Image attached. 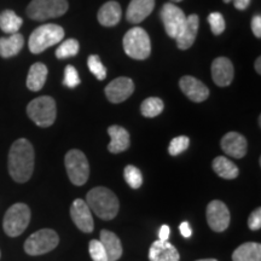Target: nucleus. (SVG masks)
I'll list each match as a JSON object with an SVG mask.
<instances>
[{
    "mask_svg": "<svg viewBox=\"0 0 261 261\" xmlns=\"http://www.w3.org/2000/svg\"><path fill=\"white\" fill-rule=\"evenodd\" d=\"M255 70L257 74H261V58L257 57L255 62Z\"/></svg>",
    "mask_w": 261,
    "mask_h": 261,
    "instance_id": "obj_41",
    "label": "nucleus"
},
{
    "mask_svg": "<svg viewBox=\"0 0 261 261\" xmlns=\"http://www.w3.org/2000/svg\"><path fill=\"white\" fill-rule=\"evenodd\" d=\"M47 67L42 63H34L29 69L27 87L33 92H38L44 87L47 79Z\"/></svg>",
    "mask_w": 261,
    "mask_h": 261,
    "instance_id": "obj_24",
    "label": "nucleus"
},
{
    "mask_svg": "<svg viewBox=\"0 0 261 261\" xmlns=\"http://www.w3.org/2000/svg\"><path fill=\"white\" fill-rule=\"evenodd\" d=\"M64 38V29L58 24L48 23L35 29L29 38L28 46L32 54H41L48 47L57 45Z\"/></svg>",
    "mask_w": 261,
    "mask_h": 261,
    "instance_id": "obj_3",
    "label": "nucleus"
},
{
    "mask_svg": "<svg viewBox=\"0 0 261 261\" xmlns=\"http://www.w3.org/2000/svg\"><path fill=\"white\" fill-rule=\"evenodd\" d=\"M213 169L218 175L224 179H234L238 177V167L225 156H218L213 161Z\"/></svg>",
    "mask_w": 261,
    "mask_h": 261,
    "instance_id": "obj_26",
    "label": "nucleus"
},
{
    "mask_svg": "<svg viewBox=\"0 0 261 261\" xmlns=\"http://www.w3.org/2000/svg\"><path fill=\"white\" fill-rule=\"evenodd\" d=\"M70 217L80 231L85 233L92 232L94 228L92 211L90 210L86 202L83 200H75L70 207Z\"/></svg>",
    "mask_w": 261,
    "mask_h": 261,
    "instance_id": "obj_12",
    "label": "nucleus"
},
{
    "mask_svg": "<svg viewBox=\"0 0 261 261\" xmlns=\"http://www.w3.org/2000/svg\"><path fill=\"white\" fill-rule=\"evenodd\" d=\"M179 230H180L182 237H185V238L191 237L192 230H191L190 225H189L188 221H184V223H181L180 226H179Z\"/></svg>",
    "mask_w": 261,
    "mask_h": 261,
    "instance_id": "obj_39",
    "label": "nucleus"
},
{
    "mask_svg": "<svg viewBox=\"0 0 261 261\" xmlns=\"http://www.w3.org/2000/svg\"><path fill=\"white\" fill-rule=\"evenodd\" d=\"M29 119L39 127H50L56 121V102L50 96H41L33 99L27 107Z\"/></svg>",
    "mask_w": 261,
    "mask_h": 261,
    "instance_id": "obj_5",
    "label": "nucleus"
},
{
    "mask_svg": "<svg viewBox=\"0 0 261 261\" xmlns=\"http://www.w3.org/2000/svg\"><path fill=\"white\" fill-rule=\"evenodd\" d=\"M250 4V0H233L234 8L238 10H246Z\"/></svg>",
    "mask_w": 261,
    "mask_h": 261,
    "instance_id": "obj_40",
    "label": "nucleus"
},
{
    "mask_svg": "<svg viewBox=\"0 0 261 261\" xmlns=\"http://www.w3.org/2000/svg\"><path fill=\"white\" fill-rule=\"evenodd\" d=\"M67 0H32L27 8V15L34 21L57 18L68 11Z\"/></svg>",
    "mask_w": 261,
    "mask_h": 261,
    "instance_id": "obj_6",
    "label": "nucleus"
},
{
    "mask_svg": "<svg viewBox=\"0 0 261 261\" xmlns=\"http://www.w3.org/2000/svg\"><path fill=\"white\" fill-rule=\"evenodd\" d=\"M22 24H23V19L16 15L12 10H5L0 14V29L6 34L11 35L18 33Z\"/></svg>",
    "mask_w": 261,
    "mask_h": 261,
    "instance_id": "obj_27",
    "label": "nucleus"
},
{
    "mask_svg": "<svg viewBox=\"0 0 261 261\" xmlns=\"http://www.w3.org/2000/svg\"><path fill=\"white\" fill-rule=\"evenodd\" d=\"M81 83L79 73L75 69L73 65H67L64 70V79H63V85L64 86L69 87V89H74V87L79 86Z\"/></svg>",
    "mask_w": 261,
    "mask_h": 261,
    "instance_id": "obj_33",
    "label": "nucleus"
},
{
    "mask_svg": "<svg viewBox=\"0 0 261 261\" xmlns=\"http://www.w3.org/2000/svg\"><path fill=\"white\" fill-rule=\"evenodd\" d=\"M198 27H200V18L197 15L187 16L184 24L179 31L177 38V46L180 50H188L190 48L197 37Z\"/></svg>",
    "mask_w": 261,
    "mask_h": 261,
    "instance_id": "obj_15",
    "label": "nucleus"
},
{
    "mask_svg": "<svg viewBox=\"0 0 261 261\" xmlns=\"http://www.w3.org/2000/svg\"><path fill=\"white\" fill-rule=\"evenodd\" d=\"M173 3H180V2H182V0H172Z\"/></svg>",
    "mask_w": 261,
    "mask_h": 261,
    "instance_id": "obj_43",
    "label": "nucleus"
},
{
    "mask_svg": "<svg viewBox=\"0 0 261 261\" xmlns=\"http://www.w3.org/2000/svg\"><path fill=\"white\" fill-rule=\"evenodd\" d=\"M31 221V210L24 203H15L6 211L3 227L10 237H17L24 232Z\"/></svg>",
    "mask_w": 261,
    "mask_h": 261,
    "instance_id": "obj_7",
    "label": "nucleus"
},
{
    "mask_svg": "<svg viewBox=\"0 0 261 261\" xmlns=\"http://www.w3.org/2000/svg\"><path fill=\"white\" fill-rule=\"evenodd\" d=\"M232 261H261V244L247 242L234 249Z\"/></svg>",
    "mask_w": 261,
    "mask_h": 261,
    "instance_id": "obj_25",
    "label": "nucleus"
},
{
    "mask_svg": "<svg viewBox=\"0 0 261 261\" xmlns=\"http://www.w3.org/2000/svg\"><path fill=\"white\" fill-rule=\"evenodd\" d=\"M231 0H224V3H230Z\"/></svg>",
    "mask_w": 261,
    "mask_h": 261,
    "instance_id": "obj_44",
    "label": "nucleus"
},
{
    "mask_svg": "<svg viewBox=\"0 0 261 261\" xmlns=\"http://www.w3.org/2000/svg\"><path fill=\"white\" fill-rule=\"evenodd\" d=\"M86 203L90 210L103 220H112L119 213L120 203L116 195L109 189L98 187L89 191Z\"/></svg>",
    "mask_w": 261,
    "mask_h": 261,
    "instance_id": "obj_2",
    "label": "nucleus"
},
{
    "mask_svg": "<svg viewBox=\"0 0 261 261\" xmlns=\"http://www.w3.org/2000/svg\"><path fill=\"white\" fill-rule=\"evenodd\" d=\"M252 31L256 38L261 37V17H260V15H256L253 17Z\"/></svg>",
    "mask_w": 261,
    "mask_h": 261,
    "instance_id": "obj_37",
    "label": "nucleus"
},
{
    "mask_svg": "<svg viewBox=\"0 0 261 261\" xmlns=\"http://www.w3.org/2000/svg\"><path fill=\"white\" fill-rule=\"evenodd\" d=\"M196 261H218L215 259H201V260H196Z\"/></svg>",
    "mask_w": 261,
    "mask_h": 261,
    "instance_id": "obj_42",
    "label": "nucleus"
},
{
    "mask_svg": "<svg viewBox=\"0 0 261 261\" xmlns=\"http://www.w3.org/2000/svg\"><path fill=\"white\" fill-rule=\"evenodd\" d=\"M123 50L133 60H146L151 54V41L148 32L140 27L130 28L123 37Z\"/></svg>",
    "mask_w": 261,
    "mask_h": 261,
    "instance_id": "obj_4",
    "label": "nucleus"
},
{
    "mask_svg": "<svg viewBox=\"0 0 261 261\" xmlns=\"http://www.w3.org/2000/svg\"><path fill=\"white\" fill-rule=\"evenodd\" d=\"M208 22L214 35H220L225 31V19L220 12H212L208 16Z\"/></svg>",
    "mask_w": 261,
    "mask_h": 261,
    "instance_id": "obj_35",
    "label": "nucleus"
},
{
    "mask_svg": "<svg viewBox=\"0 0 261 261\" xmlns=\"http://www.w3.org/2000/svg\"><path fill=\"white\" fill-rule=\"evenodd\" d=\"M58 243H60V237L54 230L42 228L27 238L24 242V252L33 256L42 255L54 250Z\"/></svg>",
    "mask_w": 261,
    "mask_h": 261,
    "instance_id": "obj_8",
    "label": "nucleus"
},
{
    "mask_svg": "<svg viewBox=\"0 0 261 261\" xmlns=\"http://www.w3.org/2000/svg\"><path fill=\"white\" fill-rule=\"evenodd\" d=\"M9 173L17 182H25L34 171V149L31 142L24 138L17 139L9 151Z\"/></svg>",
    "mask_w": 261,
    "mask_h": 261,
    "instance_id": "obj_1",
    "label": "nucleus"
},
{
    "mask_svg": "<svg viewBox=\"0 0 261 261\" xmlns=\"http://www.w3.org/2000/svg\"><path fill=\"white\" fill-rule=\"evenodd\" d=\"M163 108H165V104H163L162 99L158 97H150L146 98L142 103L140 112L145 117H156L163 112Z\"/></svg>",
    "mask_w": 261,
    "mask_h": 261,
    "instance_id": "obj_28",
    "label": "nucleus"
},
{
    "mask_svg": "<svg viewBox=\"0 0 261 261\" xmlns=\"http://www.w3.org/2000/svg\"><path fill=\"white\" fill-rule=\"evenodd\" d=\"M207 221L215 232H223L230 225V212L224 202L214 200L207 207Z\"/></svg>",
    "mask_w": 261,
    "mask_h": 261,
    "instance_id": "obj_11",
    "label": "nucleus"
},
{
    "mask_svg": "<svg viewBox=\"0 0 261 261\" xmlns=\"http://www.w3.org/2000/svg\"><path fill=\"white\" fill-rule=\"evenodd\" d=\"M133 91H135V84L129 77H117L113 80L106 87V96L109 102L112 103H122L125 102L127 98L132 96Z\"/></svg>",
    "mask_w": 261,
    "mask_h": 261,
    "instance_id": "obj_13",
    "label": "nucleus"
},
{
    "mask_svg": "<svg viewBox=\"0 0 261 261\" xmlns=\"http://www.w3.org/2000/svg\"><path fill=\"white\" fill-rule=\"evenodd\" d=\"M23 45L24 38L19 33H15L6 38H0V56L4 58L14 57L19 54Z\"/></svg>",
    "mask_w": 261,
    "mask_h": 261,
    "instance_id": "obj_23",
    "label": "nucleus"
},
{
    "mask_svg": "<svg viewBox=\"0 0 261 261\" xmlns=\"http://www.w3.org/2000/svg\"><path fill=\"white\" fill-rule=\"evenodd\" d=\"M100 243L106 250L108 261H117L122 255V246L120 238L108 230L100 231Z\"/></svg>",
    "mask_w": 261,
    "mask_h": 261,
    "instance_id": "obj_22",
    "label": "nucleus"
},
{
    "mask_svg": "<svg viewBox=\"0 0 261 261\" xmlns=\"http://www.w3.org/2000/svg\"><path fill=\"white\" fill-rule=\"evenodd\" d=\"M169 234H171V228L168 225H162L159 231V240L160 241H168Z\"/></svg>",
    "mask_w": 261,
    "mask_h": 261,
    "instance_id": "obj_38",
    "label": "nucleus"
},
{
    "mask_svg": "<svg viewBox=\"0 0 261 261\" xmlns=\"http://www.w3.org/2000/svg\"><path fill=\"white\" fill-rule=\"evenodd\" d=\"M68 177L74 185L81 187L90 177V165L86 156L80 150H70L64 159Z\"/></svg>",
    "mask_w": 261,
    "mask_h": 261,
    "instance_id": "obj_9",
    "label": "nucleus"
},
{
    "mask_svg": "<svg viewBox=\"0 0 261 261\" xmlns=\"http://www.w3.org/2000/svg\"><path fill=\"white\" fill-rule=\"evenodd\" d=\"M123 175H125V180L127 184L132 189H139L143 184V175L142 172L139 171L136 166L128 165L123 171Z\"/></svg>",
    "mask_w": 261,
    "mask_h": 261,
    "instance_id": "obj_30",
    "label": "nucleus"
},
{
    "mask_svg": "<svg viewBox=\"0 0 261 261\" xmlns=\"http://www.w3.org/2000/svg\"><path fill=\"white\" fill-rule=\"evenodd\" d=\"M108 135L110 137V143L108 145L110 152L119 154L129 148V133L126 128L117 125L110 126L108 128Z\"/></svg>",
    "mask_w": 261,
    "mask_h": 261,
    "instance_id": "obj_20",
    "label": "nucleus"
},
{
    "mask_svg": "<svg viewBox=\"0 0 261 261\" xmlns=\"http://www.w3.org/2000/svg\"><path fill=\"white\" fill-rule=\"evenodd\" d=\"M79 50H80L79 41L75 40V39H68V40L62 42L60 47H57L56 57L60 58V60L74 57L79 54Z\"/></svg>",
    "mask_w": 261,
    "mask_h": 261,
    "instance_id": "obj_29",
    "label": "nucleus"
},
{
    "mask_svg": "<svg viewBox=\"0 0 261 261\" xmlns=\"http://www.w3.org/2000/svg\"><path fill=\"white\" fill-rule=\"evenodd\" d=\"M121 6L117 2H108L98 11V22L103 27H114L121 19Z\"/></svg>",
    "mask_w": 261,
    "mask_h": 261,
    "instance_id": "obj_21",
    "label": "nucleus"
},
{
    "mask_svg": "<svg viewBox=\"0 0 261 261\" xmlns=\"http://www.w3.org/2000/svg\"><path fill=\"white\" fill-rule=\"evenodd\" d=\"M234 75L233 64L226 57H218L212 64V77L215 85L226 87L232 83Z\"/></svg>",
    "mask_w": 261,
    "mask_h": 261,
    "instance_id": "obj_16",
    "label": "nucleus"
},
{
    "mask_svg": "<svg viewBox=\"0 0 261 261\" xmlns=\"http://www.w3.org/2000/svg\"><path fill=\"white\" fill-rule=\"evenodd\" d=\"M87 65H89V69L98 80H104L107 77V69L104 67L102 61L99 60V56L97 55H91L87 60Z\"/></svg>",
    "mask_w": 261,
    "mask_h": 261,
    "instance_id": "obj_31",
    "label": "nucleus"
},
{
    "mask_svg": "<svg viewBox=\"0 0 261 261\" xmlns=\"http://www.w3.org/2000/svg\"><path fill=\"white\" fill-rule=\"evenodd\" d=\"M247 139L237 132H228L221 139V149L225 154L234 159H242L247 154Z\"/></svg>",
    "mask_w": 261,
    "mask_h": 261,
    "instance_id": "obj_17",
    "label": "nucleus"
},
{
    "mask_svg": "<svg viewBox=\"0 0 261 261\" xmlns=\"http://www.w3.org/2000/svg\"><path fill=\"white\" fill-rule=\"evenodd\" d=\"M180 90L192 102L201 103L210 96V90L205 85L191 75H185L179 81Z\"/></svg>",
    "mask_w": 261,
    "mask_h": 261,
    "instance_id": "obj_14",
    "label": "nucleus"
},
{
    "mask_svg": "<svg viewBox=\"0 0 261 261\" xmlns=\"http://www.w3.org/2000/svg\"><path fill=\"white\" fill-rule=\"evenodd\" d=\"M160 16H161L163 25H165L166 33H167L168 37L173 39L177 38L179 31H180L185 19H187L184 11L179 9L177 5L167 3V4L162 6Z\"/></svg>",
    "mask_w": 261,
    "mask_h": 261,
    "instance_id": "obj_10",
    "label": "nucleus"
},
{
    "mask_svg": "<svg viewBox=\"0 0 261 261\" xmlns=\"http://www.w3.org/2000/svg\"><path fill=\"white\" fill-rule=\"evenodd\" d=\"M189 145H190V139H189V137L187 136L175 137V138H173L171 140V143H169L168 152L172 156H177L179 154H181V152H184L185 150L189 148Z\"/></svg>",
    "mask_w": 261,
    "mask_h": 261,
    "instance_id": "obj_32",
    "label": "nucleus"
},
{
    "mask_svg": "<svg viewBox=\"0 0 261 261\" xmlns=\"http://www.w3.org/2000/svg\"><path fill=\"white\" fill-rule=\"evenodd\" d=\"M155 8V0H130L127 9V21L138 24L151 14Z\"/></svg>",
    "mask_w": 261,
    "mask_h": 261,
    "instance_id": "obj_18",
    "label": "nucleus"
},
{
    "mask_svg": "<svg viewBox=\"0 0 261 261\" xmlns=\"http://www.w3.org/2000/svg\"><path fill=\"white\" fill-rule=\"evenodd\" d=\"M248 226H249L250 230L256 231L260 230L261 227V210L260 208H256L255 211L250 214L249 220H248Z\"/></svg>",
    "mask_w": 261,
    "mask_h": 261,
    "instance_id": "obj_36",
    "label": "nucleus"
},
{
    "mask_svg": "<svg viewBox=\"0 0 261 261\" xmlns=\"http://www.w3.org/2000/svg\"><path fill=\"white\" fill-rule=\"evenodd\" d=\"M150 261H179L180 255L173 244L167 241H156L149 249Z\"/></svg>",
    "mask_w": 261,
    "mask_h": 261,
    "instance_id": "obj_19",
    "label": "nucleus"
},
{
    "mask_svg": "<svg viewBox=\"0 0 261 261\" xmlns=\"http://www.w3.org/2000/svg\"><path fill=\"white\" fill-rule=\"evenodd\" d=\"M89 252L93 261H108L107 253L106 250H104V247L103 244L100 243V241L98 240L91 241L89 246Z\"/></svg>",
    "mask_w": 261,
    "mask_h": 261,
    "instance_id": "obj_34",
    "label": "nucleus"
}]
</instances>
